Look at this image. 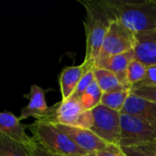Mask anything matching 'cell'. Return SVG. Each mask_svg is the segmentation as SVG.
Masks as SVG:
<instances>
[{
    "mask_svg": "<svg viewBox=\"0 0 156 156\" xmlns=\"http://www.w3.org/2000/svg\"><path fill=\"white\" fill-rule=\"evenodd\" d=\"M101 6L112 20H116L133 32L156 29L155 0H101Z\"/></svg>",
    "mask_w": 156,
    "mask_h": 156,
    "instance_id": "6da1fadb",
    "label": "cell"
},
{
    "mask_svg": "<svg viewBox=\"0 0 156 156\" xmlns=\"http://www.w3.org/2000/svg\"><path fill=\"white\" fill-rule=\"evenodd\" d=\"M81 4L86 9V19L84 20L86 52L83 63L94 68L112 20L101 6L99 1H85Z\"/></svg>",
    "mask_w": 156,
    "mask_h": 156,
    "instance_id": "7a4b0ae2",
    "label": "cell"
},
{
    "mask_svg": "<svg viewBox=\"0 0 156 156\" xmlns=\"http://www.w3.org/2000/svg\"><path fill=\"white\" fill-rule=\"evenodd\" d=\"M28 128L35 142L53 154L64 156H82L88 154L76 145L55 123L36 121Z\"/></svg>",
    "mask_w": 156,
    "mask_h": 156,
    "instance_id": "3957f363",
    "label": "cell"
},
{
    "mask_svg": "<svg viewBox=\"0 0 156 156\" xmlns=\"http://www.w3.org/2000/svg\"><path fill=\"white\" fill-rule=\"evenodd\" d=\"M39 121L84 129H90L93 123L91 111H84L80 101L74 99H68L50 107L49 113Z\"/></svg>",
    "mask_w": 156,
    "mask_h": 156,
    "instance_id": "277c9868",
    "label": "cell"
},
{
    "mask_svg": "<svg viewBox=\"0 0 156 156\" xmlns=\"http://www.w3.org/2000/svg\"><path fill=\"white\" fill-rule=\"evenodd\" d=\"M156 143V128L146 122L121 113V134L119 146L132 147Z\"/></svg>",
    "mask_w": 156,
    "mask_h": 156,
    "instance_id": "5b68a950",
    "label": "cell"
},
{
    "mask_svg": "<svg viewBox=\"0 0 156 156\" xmlns=\"http://www.w3.org/2000/svg\"><path fill=\"white\" fill-rule=\"evenodd\" d=\"M93 123L90 127L97 136L110 144L119 145L121 134V112L100 104L92 111Z\"/></svg>",
    "mask_w": 156,
    "mask_h": 156,
    "instance_id": "8992f818",
    "label": "cell"
},
{
    "mask_svg": "<svg viewBox=\"0 0 156 156\" xmlns=\"http://www.w3.org/2000/svg\"><path fill=\"white\" fill-rule=\"evenodd\" d=\"M135 43V33L120 22L112 20L105 37L98 61L110 56L133 50Z\"/></svg>",
    "mask_w": 156,
    "mask_h": 156,
    "instance_id": "52a82bcc",
    "label": "cell"
},
{
    "mask_svg": "<svg viewBox=\"0 0 156 156\" xmlns=\"http://www.w3.org/2000/svg\"><path fill=\"white\" fill-rule=\"evenodd\" d=\"M76 145L88 153H98L105 151L110 147V144L104 142L90 129L72 127L56 124Z\"/></svg>",
    "mask_w": 156,
    "mask_h": 156,
    "instance_id": "ba28073f",
    "label": "cell"
},
{
    "mask_svg": "<svg viewBox=\"0 0 156 156\" xmlns=\"http://www.w3.org/2000/svg\"><path fill=\"white\" fill-rule=\"evenodd\" d=\"M26 127L20 123L19 117H16L12 112H3L0 114V134L30 148L35 144V140L27 134Z\"/></svg>",
    "mask_w": 156,
    "mask_h": 156,
    "instance_id": "9c48e42d",
    "label": "cell"
},
{
    "mask_svg": "<svg viewBox=\"0 0 156 156\" xmlns=\"http://www.w3.org/2000/svg\"><path fill=\"white\" fill-rule=\"evenodd\" d=\"M48 90H43L37 85H32L30 87V91L28 94L25 95V98L28 100L27 106L21 109L19 120L28 119L33 117L39 121L45 118L50 111V108L48 107L46 101V92Z\"/></svg>",
    "mask_w": 156,
    "mask_h": 156,
    "instance_id": "30bf717a",
    "label": "cell"
},
{
    "mask_svg": "<svg viewBox=\"0 0 156 156\" xmlns=\"http://www.w3.org/2000/svg\"><path fill=\"white\" fill-rule=\"evenodd\" d=\"M135 58L147 67L156 65V29L135 34Z\"/></svg>",
    "mask_w": 156,
    "mask_h": 156,
    "instance_id": "8fae6325",
    "label": "cell"
},
{
    "mask_svg": "<svg viewBox=\"0 0 156 156\" xmlns=\"http://www.w3.org/2000/svg\"><path fill=\"white\" fill-rule=\"evenodd\" d=\"M121 113L135 116L156 128V102L132 93Z\"/></svg>",
    "mask_w": 156,
    "mask_h": 156,
    "instance_id": "7c38bea8",
    "label": "cell"
},
{
    "mask_svg": "<svg viewBox=\"0 0 156 156\" xmlns=\"http://www.w3.org/2000/svg\"><path fill=\"white\" fill-rule=\"evenodd\" d=\"M90 68L85 63L79 66H69L65 68L59 75V86L61 91V101H65L71 97L83 75Z\"/></svg>",
    "mask_w": 156,
    "mask_h": 156,
    "instance_id": "4fadbf2b",
    "label": "cell"
},
{
    "mask_svg": "<svg viewBox=\"0 0 156 156\" xmlns=\"http://www.w3.org/2000/svg\"><path fill=\"white\" fill-rule=\"evenodd\" d=\"M135 58L134 50H131L125 53L110 56L104 59L99 60L95 67L105 69L117 76V78L123 84H127V70L130 63ZM132 87V86H131Z\"/></svg>",
    "mask_w": 156,
    "mask_h": 156,
    "instance_id": "5bb4252c",
    "label": "cell"
},
{
    "mask_svg": "<svg viewBox=\"0 0 156 156\" xmlns=\"http://www.w3.org/2000/svg\"><path fill=\"white\" fill-rule=\"evenodd\" d=\"M93 72L95 76V80L103 93L114 90L133 89V87H131L130 85L123 84L122 82H121V80L117 78L115 74L105 69L94 67Z\"/></svg>",
    "mask_w": 156,
    "mask_h": 156,
    "instance_id": "9a60e30c",
    "label": "cell"
},
{
    "mask_svg": "<svg viewBox=\"0 0 156 156\" xmlns=\"http://www.w3.org/2000/svg\"><path fill=\"white\" fill-rule=\"evenodd\" d=\"M131 94L132 89L104 92L101 98V104L113 111L121 112Z\"/></svg>",
    "mask_w": 156,
    "mask_h": 156,
    "instance_id": "2e32d148",
    "label": "cell"
},
{
    "mask_svg": "<svg viewBox=\"0 0 156 156\" xmlns=\"http://www.w3.org/2000/svg\"><path fill=\"white\" fill-rule=\"evenodd\" d=\"M0 156H34L31 147L17 144L0 134Z\"/></svg>",
    "mask_w": 156,
    "mask_h": 156,
    "instance_id": "e0dca14e",
    "label": "cell"
},
{
    "mask_svg": "<svg viewBox=\"0 0 156 156\" xmlns=\"http://www.w3.org/2000/svg\"><path fill=\"white\" fill-rule=\"evenodd\" d=\"M102 90L99 87L96 80L87 89V90L83 93V95L79 100L84 111L90 112L94 108L101 104L102 98Z\"/></svg>",
    "mask_w": 156,
    "mask_h": 156,
    "instance_id": "ac0fdd59",
    "label": "cell"
},
{
    "mask_svg": "<svg viewBox=\"0 0 156 156\" xmlns=\"http://www.w3.org/2000/svg\"><path fill=\"white\" fill-rule=\"evenodd\" d=\"M147 70L148 67L146 65L136 58L133 59L127 70V83L133 88L140 84L145 79Z\"/></svg>",
    "mask_w": 156,
    "mask_h": 156,
    "instance_id": "d6986e66",
    "label": "cell"
},
{
    "mask_svg": "<svg viewBox=\"0 0 156 156\" xmlns=\"http://www.w3.org/2000/svg\"><path fill=\"white\" fill-rule=\"evenodd\" d=\"M122 149L127 156H156V146L154 144L123 147Z\"/></svg>",
    "mask_w": 156,
    "mask_h": 156,
    "instance_id": "ffe728a7",
    "label": "cell"
},
{
    "mask_svg": "<svg viewBox=\"0 0 156 156\" xmlns=\"http://www.w3.org/2000/svg\"><path fill=\"white\" fill-rule=\"evenodd\" d=\"M95 81V76H94V72H93V69L88 70L83 77L81 78L80 81L79 82L75 91L73 92V94L71 95V97L69 99H74V100H80V97L83 95V93L87 90V89Z\"/></svg>",
    "mask_w": 156,
    "mask_h": 156,
    "instance_id": "44dd1931",
    "label": "cell"
},
{
    "mask_svg": "<svg viewBox=\"0 0 156 156\" xmlns=\"http://www.w3.org/2000/svg\"><path fill=\"white\" fill-rule=\"evenodd\" d=\"M132 93L143 99L156 102V86H141L133 87Z\"/></svg>",
    "mask_w": 156,
    "mask_h": 156,
    "instance_id": "7402d4cb",
    "label": "cell"
},
{
    "mask_svg": "<svg viewBox=\"0 0 156 156\" xmlns=\"http://www.w3.org/2000/svg\"><path fill=\"white\" fill-rule=\"evenodd\" d=\"M141 86H156V65L148 67L145 79L140 84L134 87H141Z\"/></svg>",
    "mask_w": 156,
    "mask_h": 156,
    "instance_id": "603a6c76",
    "label": "cell"
},
{
    "mask_svg": "<svg viewBox=\"0 0 156 156\" xmlns=\"http://www.w3.org/2000/svg\"><path fill=\"white\" fill-rule=\"evenodd\" d=\"M96 154L98 156H127L123 153L121 146L117 144H111L107 150L101 151Z\"/></svg>",
    "mask_w": 156,
    "mask_h": 156,
    "instance_id": "cb8c5ba5",
    "label": "cell"
},
{
    "mask_svg": "<svg viewBox=\"0 0 156 156\" xmlns=\"http://www.w3.org/2000/svg\"><path fill=\"white\" fill-rule=\"evenodd\" d=\"M31 151H32V154H34V156H64L60 155V154H53V153L48 151L44 146L37 144V142H35V144L31 146Z\"/></svg>",
    "mask_w": 156,
    "mask_h": 156,
    "instance_id": "d4e9b609",
    "label": "cell"
},
{
    "mask_svg": "<svg viewBox=\"0 0 156 156\" xmlns=\"http://www.w3.org/2000/svg\"><path fill=\"white\" fill-rule=\"evenodd\" d=\"M82 156H98V155H97V154H96V153H88L87 154H85V155H82Z\"/></svg>",
    "mask_w": 156,
    "mask_h": 156,
    "instance_id": "484cf974",
    "label": "cell"
},
{
    "mask_svg": "<svg viewBox=\"0 0 156 156\" xmlns=\"http://www.w3.org/2000/svg\"><path fill=\"white\" fill-rule=\"evenodd\" d=\"M154 144H155V146H156V143H154Z\"/></svg>",
    "mask_w": 156,
    "mask_h": 156,
    "instance_id": "4316f807",
    "label": "cell"
},
{
    "mask_svg": "<svg viewBox=\"0 0 156 156\" xmlns=\"http://www.w3.org/2000/svg\"><path fill=\"white\" fill-rule=\"evenodd\" d=\"M155 2H156V0H155Z\"/></svg>",
    "mask_w": 156,
    "mask_h": 156,
    "instance_id": "83f0119b",
    "label": "cell"
}]
</instances>
